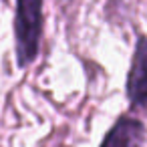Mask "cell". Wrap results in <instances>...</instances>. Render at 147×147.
<instances>
[{
    "label": "cell",
    "instance_id": "obj_4",
    "mask_svg": "<svg viewBox=\"0 0 147 147\" xmlns=\"http://www.w3.org/2000/svg\"><path fill=\"white\" fill-rule=\"evenodd\" d=\"M63 2H75V0H63Z\"/></svg>",
    "mask_w": 147,
    "mask_h": 147
},
{
    "label": "cell",
    "instance_id": "obj_1",
    "mask_svg": "<svg viewBox=\"0 0 147 147\" xmlns=\"http://www.w3.org/2000/svg\"><path fill=\"white\" fill-rule=\"evenodd\" d=\"M45 0H14V57L20 69H28L40 51L45 34Z\"/></svg>",
    "mask_w": 147,
    "mask_h": 147
},
{
    "label": "cell",
    "instance_id": "obj_2",
    "mask_svg": "<svg viewBox=\"0 0 147 147\" xmlns=\"http://www.w3.org/2000/svg\"><path fill=\"white\" fill-rule=\"evenodd\" d=\"M125 95L131 111H147V36L139 34L125 81Z\"/></svg>",
    "mask_w": 147,
    "mask_h": 147
},
{
    "label": "cell",
    "instance_id": "obj_3",
    "mask_svg": "<svg viewBox=\"0 0 147 147\" xmlns=\"http://www.w3.org/2000/svg\"><path fill=\"white\" fill-rule=\"evenodd\" d=\"M145 125L141 119L123 113L111 125L99 147H145Z\"/></svg>",
    "mask_w": 147,
    "mask_h": 147
}]
</instances>
